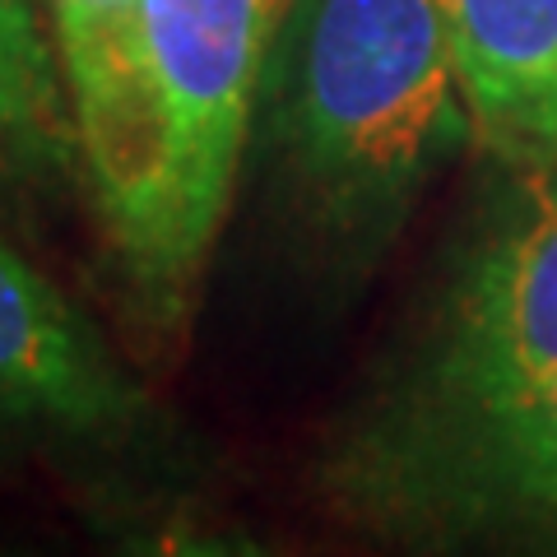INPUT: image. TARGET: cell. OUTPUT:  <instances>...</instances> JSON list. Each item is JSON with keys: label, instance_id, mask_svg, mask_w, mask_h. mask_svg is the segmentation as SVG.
<instances>
[{"label": "cell", "instance_id": "6da1fadb", "mask_svg": "<svg viewBox=\"0 0 557 557\" xmlns=\"http://www.w3.org/2000/svg\"><path fill=\"white\" fill-rule=\"evenodd\" d=\"M251 135L321 270L362 278L474 139L437 0H284Z\"/></svg>", "mask_w": 557, "mask_h": 557}, {"label": "cell", "instance_id": "7a4b0ae2", "mask_svg": "<svg viewBox=\"0 0 557 557\" xmlns=\"http://www.w3.org/2000/svg\"><path fill=\"white\" fill-rule=\"evenodd\" d=\"M321 493L399 548L557 539V368L479 395L376 391L330 442Z\"/></svg>", "mask_w": 557, "mask_h": 557}, {"label": "cell", "instance_id": "3957f363", "mask_svg": "<svg viewBox=\"0 0 557 557\" xmlns=\"http://www.w3.org/2000/svg\"><path fill=\"white\" fill-rule=\"evenodd\" d=\"M278 14L284 0H145L168 135L163 339L186 325L205 260L233 209Z\"/></svg>", "mask_w": 557, "mask_h": 557}, {"label": "cell", "instance_id": "277c9868", "mask_svg": "<svg viewBox=\"0 0 557 557\" xmlns=\"http://www.w3.org/2000/svg\"><path fill=\"white\" fill-rule=\"evenodd\" d=\"M47 20L89 200L139 311L159 330L168 256V135L153 84L145 0H47Z\"/></svg>", "mask_w": 557, "mask_h": 557}, {"label": "cell", "instance_id": "5b68a950", "mask_svg": "<svg viewBox=\"0 0 557 557\" xmlns=\"http://www.w3.org/2000/svg\"><path fill=\"white\" fill-rule=\"evenodd\" d=\"M557 368V163L456 274L428 344L391 386L479 395Z\"/></svg>", "mask_w": 557, "mask_h": 557}, {"label": "cell", "instance_id": "8992f818", "mask_svg": "<svg viewBox=\"0 0 557 557\" xmlns=\"http://www.w3.org/2000/svg\"><path fill=\"white\" fill-rule=\"evenodd\" d=\"M0 432L79 450H139L159 409L94 321L0 237Z\"/></svg>", "mask_w": 557, "mask_h": 557}, {"label": "cell", "instance_id": "52a82bcc", "mask_svg": "<svg viewBox=\"0 0 557 557\" xmlns=\"http://www.w3.org/2000/svg\"><path fill=\"white\" fill-rule=\"evenodd\" d=\"M474 139L534 177L557 163V0H437Z\"/></svg>", "mask_w": 557, "mask_h": 557}, {"label": "cell", "instance_id": "ba28073f", "mask_svg": "<svg viewBox=\"0 0 557 557\" xmlns=\"http://www.w3.org/2000/svg\"><path fill=\"white\" fill-rule=\"evenodd\" d=\"M0 168L24 182L79 168L57 42L38 0H0Z\"/></svg>", "mask_w": 557, "mask_h": 557}]
</instances>
